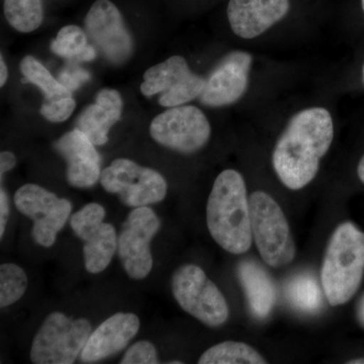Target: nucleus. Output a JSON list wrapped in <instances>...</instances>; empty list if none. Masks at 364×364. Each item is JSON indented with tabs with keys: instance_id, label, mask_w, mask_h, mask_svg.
Listing matches in <instances>:
<instances>
[{
	"instance_id": "nucleus-2",
	"label": "nucleus",
	"mask_w": 364,
	"mask_h": 364,
	"mask_svg": "<svg viewBox=\"0 0 364 364\" xmlns=\"http://www.w3.org/2000/svg\"><path fill=\"white\" fill-rule=\"evenodd\" d=\"M207 225L215 243L227 252L239 255L252 245L247 189L236 170H224L215 178L208 198Z\"/></svg>"
},
{
	"instance_id": "nucleus-1",
	"label": "nucleus",
	"mask_w": 364,
	"mask_h": 364,
	"mask_svg": "<svg viewBox=\"0 0 364 364\" xmlns=\"http://www.w3.org/2000/svg\"><path fill=\"white\" fill-rule=\"evenodd\" d=\"M333 138L334 124L327 109L312 107L294 114L273 151V167L282 183L293 191L308 186Z\"/></svg>"
},
{
	"instance_id": "nucleus-18",
	"label": "nucleus",
	"mask_w": 364,
	"mask_h": 364,
	"mask_svg": "<svg viewBox=\"0 0 364 364\" xmlns=\"http://www.w3.org/2000/svg\"><path fill=\"white\" fill-rule=\"evenodd\" d=\"M123 112L121 93L114 88H104L98 91L95 102L79 114L76 128L83 132L95 146H104L109 142L112 127L121 121Z\"/></svg>"
},
{
	"instance_id": "nucleus-20",
	"label": "nucleus",
	"mask_w": 364,
	"mask_h": 364,
	"mask_svg": "<svg viewBox=\"0 0 364 364\" xmlns=\"http://www.w3.org/2000/svg\"><path fill=\"white\" fill-rule=\"evenodd\" d=\"M20 71L28 83L39 88L44 95V100L47 102L72 97L69 88L55 78L49 69L32 55H28L21 59Z\"/></svg>"
},
{
	"instance_id": "nucleus-36",
	"label": "nucleus",
	"mask_w": 364,
	"mask_h": 364,
	"mask_svg": "<svg viewBox=\"0 0 364 364\" xmlns=\"http://www.w3.org/2000/svg\"><path fill=\"white\" fill-rule=\"evenodd\" d=\"M363 81H364V65H363Z\"/></svg>"
},
{
	"instance_id": "nucleus-7",
	"label": "nucleus",
	"mask_w": 364,
	"mask_h": 364,
	"mask_svg": "<svg viewBox=\"0 0 364 364\" xmlns=\"http://www.w3.org/2000/svg\"><path fill=\"white\" fill-rule=\"evenodd\" d=\"M171 291L182 310L208 327L227 322L230 311L224 294L198 265L177 268L172 275Z\"/></svg>"
},
{
	"instance_id": "nucleus-21",
	"label": "nucleus",
	"mask_w": 364,
	"mask_h": 364,
	"mask_svg": "<svg viewBox=\"0 0 364 364\" xmlns=\"http://www.w3.org/2000/svg\"><path fill=\"white\" fill-rule=\"evenodd\" d=\"M51 51L61 58L90 61L95 59L97 50L90 44L85 28L67 25L60 28L56 38L52 41Z\"/></svg>"
},
{
	"instance_id": "nucleus-30",
	"label": "nucleus",
	"mask_w": 364,
	"mask_h": 364,
	"mask_svg": "<svg viewBox=\"0 0 364 364\" xmlns=\"http://www.w3.org/2000/svg\"><path fill=\"white\" fill-rule=\"evenodd\" d=\"M7 79H9V67L1 54V57H0V86L1 87L6 85Z\"/></svg>"
},
{
	"instance_id": "nucleus-35",
	"label": "nucleus",
	"mask_w": 364,
	"mask_h": 364,
	"mask_svg": "<svg viewBox=\"0 0 364 364\" xmlns=\"http://www.w3.org/2000/svg\"><path fill=\"white\" fill-rule=\"evenodd\" d=\"M361 6H363V9L364 11V0H361Z\"/></svg>"
},
{
	"instance_id": "nucleus-26",
	"label": "nucleus",
	"mask_w": 364,
	"mask_h": 364,
	"mask_svg": "<svg viewBox=\"0 0 364 364\" xmlns=\"http://www.w3.org/2000/svg\"><path fill=\"white\" fill-rule=\"evenodd\" d=\"M76 109V100L73 97L62 100L47 102L43 100L40 114L46 121L53 124H61L66 122L73 114Z\"/></svg>"
},
{
	"instance_id": "nucleus-16",
	"label": "nucleus",
	"mask_w": 364,
	"mask_h": 364,
	"mask_svg": "<svg viewBox=\"0 0 364 364\" xmlns=\"http://www.w3.org/2000/svg\"><path fill=\"white\" fill-rule=\"evenodd\" d=\"M140 326V318L133 313L119 312L107 318L91 332L81 351V361L93 363L116 355L130 343Z\"/></svg>"
},
{
	"instance_id": "nucleus-27",
	"label": "nucleus",
	"mask_w": 364,
	"mask_h": 364,
	"mask_svg": "<svg viewBox=\"0 0 364 364\" xmlns=\"http://www.w3.org/2000/svg\"><path fill=\"white\" fill-rule=\"evenodd\" d=\"M121 364H157L159 363L156 347L147 340L136 342L124 354Z\"/></svg>"
},
{
	"instance_id": "nucleus-11",
	"label": "nucleus",
	"mask_w": 364,
	"mask_h": 364,
	"mask_svg": "<svg viewBox=\"0 0 364 364\" xmlns=\"http://www.w3.org/2000/svg\"><path fill=\"white\" fill-rule=\"evenodd\" d=\"M14 202L21 214L33 220L36 242L43 247H52L70 217L71 203L35 183L21 186L14 193Z\"/></svg>"
},
{
	"instance_id": "nucleus-13",
	"label": "nucleus",
	"mask_w": 364,
	"mask_h": 364,
	"mask_svg": "<svg viewBox=\"0 0 364 364\" xmlns=\"http://www.w3.org/2000/svg\"><path fill=\"white\" fill-rule=\"evenodd\" d=\"M105 217V208L100 203H90L70 219L72 231L85 242V267L91 274L105 272L117 251L116 229L112 224L104 223Z\"/></svg>"
},
{
	"instance_id": "nucleus-15",
	"label": "nucleus",
	"mask_w": 364,
	"mask_h": 364,
	"mask_svg": "<svg viewBox=\"0 0 364 364\" xmlns=\"http://www.w3.org/2000/svg\"><path fill=\"white\" fill-rule=\"evenodd\" d=\"M54 147L66 161V178L72 188H90L100 181L102 159L97 146L83 132L77 128L67 132Z\"/></svg>"
},
{
	"instance_id": "nucleus-34",
	"label": "nucleus",
	"mask_w": 364,
	"mask_h": 364,
	"mask_svg": "<svg viewBox=\"0 0 364 364\" xmlns=\"http://www.w3.org/2000/svg\"><path fill=\"white\" fill-rule=\"evenodd\" d=\"M168 363H171V364H177V363L181 364L182 363H181V361H169Z\"/></svg>"
},
{
	"instance_id": "nucleus-28",
	"label": "nucleus",
	"mask_w": 364,
	"mask_h": 364,
	"mask_svg": "<svg viewBox=\"0 0 364 364\" xmlns=\"http://www.w3.org/2000/svg\"><path fill=\"white\" fill-rule=\"evenodd\" d=\"M9 218V200L6 191L4 188L0 191V238H4L7 222Z\"/></svg>"
},
{
	"instance_id": "nucleus-10",
	"label": "nucleus",
	"mask_w": 364,
	"mask_h": 364,
	"mask_svg": "<svg viewBox=\"0 0 364 364\" xmlns=\"http://www.w3.org/2000/svg\"><path fill=\"white\" fill-rule=\"evenodd\" d=\"M90 44L114 66L128 63L135 52V41L119 7L111 0H97L85 18Z\"/></svg>"
},
{
	"instance_id": "nucleus-29",
	"label": "nucleus",
	"mask_w": 364,
	"mask_h": 364,
	"mask_svg": "<svg viewBox=\"0 0 364 364\" xmlns=\"http://www.w3.org/2000/svg\"><path fill=\"white\" fill-rule=\"evenodd\" d=\"M16 165V156L11 151H2L0 153V176L4 178L6 172L13 170Z\"/></svg>"
},
{
	"instance_id": "nucleus-12",
	"label": "nucleus",
	"mask_w": 364,
	"mask_h": 364,
	"mask_svg": "<svg viewBox=\"0 0 364 364\" xmlns=\"http://www.w3.org/2000/svg\"><path fill=\"white\" fill-rule=\"evenodd\" d=\"M161 223L149 207L135 208L127 217L117 237V254L132 279H146L153 268L151 242Z\"/></svg>"
},
{
	"instance_id": "nucleus-5",
	"label": "nucleus",
	"mask_w": 364,
	"mask_h": 364,
	"mask_svg": "<svg viewBox=\"0 0 364 364\" xmlns=\"http://www.w3.org/2000/svg\"><path fill=\"white\" fill-rule=\"evenodd\" d=\"M85 318H69L54 312L45 318L31 347V361L35 364L75 363L91 334Z\"/></svg>"
},
{
	"instance_id": "nucleus-14",
	"label": "nucleus",
	"mask_w": 364,
	"mask_h": 364,
	"mask_svg": "<svg viewBox=\"0 0 364 364\" xmlns=\"http://www.w3.org/2000/svg\"><path fill=\"white\" fill-rule=\"evenodd\" d=\"M251 64L252 56L249 53L228 54L208 75L200 102L208 107H221L238 102L247 90Z\"/></svg>"
},
{
	"instance_id": "nucleus-33",
	"label": "nucleus",
	"mask_w": 364,
	"mask_h": 364,
	"mask_svg": "<svg viewBox=\"0 0 364 364\" xmlns=\"http://www.w3.org/2000/svg\"><path fill=\"white\" fill-rule=\"evenodd\" d=\"M348 364H364V358L353 359V360L348 361Z\"/></svg>"
},
{
	"instance_id": "nucleus-22",
	"label": "nucleus",
	"mask_w": 364,
	"mask_h": 364,
	"mask_svg": "<svg viewBox=\"0 0 364 364\" xmlns=\"http://www.w3.org/2000/svg\"><path fill=\"white\" fill-rule=\"evenodd\" d=\"M4 16L16 32H35L44 21L43 0H4Z\"/></svg>"
},
{
	"instance_id": "nucleus-24",
	"label": "nucleus",
	"mask_w": 364,
	"mask_h": 364,
	"mask_svg": "<svg viewBox=\"0 0 364 364\" xmlns=\"http://www.w3.org/2000/svg\"><path fill=\"white\" fill-rule=\"evenodd\" d=\"M287 294L289 301L303 312H317L322 306V293L311 275H298L291 279L287 284Z\"/></svg>"
},
{
	"instance_id": "nucleus-9",
	"label": "nucleus",
	"mask_w": 364,
	"mask_h": 364,
	"mask_svg": "<svg viewBox=\"0 0 364 364\" xmlns=\"http://www.w3.org/2000/svg\"><path fill=\"white\" fill-rule=\"evenodd\" d=\"M149 134L163 147L191 154L207 145L212 128L202 109L183 105L167 107L158 114L151 121Z\"/></svg>"
},
{
	"instance_id": "nucleus-6",
	"label": "nucleus",
	"mask_w": 364,
	"mask_h": 364,
	"mask_svg": "<svg viewBox=\"0 0 364 364\" xmlns=\"http://www.w3.org/2000/svg\"><path fill=\"white\" fill-rule=\"evenodd\" d=\"M100 186L119 196L127 207H148L162 202L168 184L157 170L143 166L128 158H117L102 170Z\"/></svg>"
},
{
	"instance_id": "nucleus-32",
	"label": "nucleus",
	"mask_w": 364,
	"mask_h": 364,
	"mask_svg": "<svg viewBox=\"0 0 364 364\" xmlns=\"http://www.w3.org/2000/svg\"><path fill=\"white\" fill-rule=\"evenodd\" d=\"M359 315H360L361 320L364 323V299L360 304V309H359Z\"/></svg>"
},
{
	"instance_id": "nucleus-8",
	"label": "nucleus",
	"mask_w": 364,
	"mask_h": 364,
	"mask_svg": "<svg viewBox=\"0 0 364 364\" xmlns=\"http://www.w3.org/2000/svg\"><path fill=\"white\" fill-rule=\"evenodd\" d=\"M205 83L207 79L193 73L184 57L174 55L144 72L140 90L146 97L159 95L158 104L167 109L200 98Z\"/></svg>"
},
{
	"instance_id": "nucleus-17",
	"label": "nucleus",
	"mask_w": 364,
	"mask_h": 364,
	"mask_svg": "<svg viewBox=\"0 0 364 364\" xmlns=\"http://www.w3.org/2000/svg\"><path fill=\"white\" fill-rule=\"evenodd\" d=\"M289 9V0H230L228 21L238 37L253 39L282 20Z\"/></svg>"
},
{
	"instance_id": "nucleus-31",
	"label": "nucleus",
	"mask_w": 364,
	"mask_h": 364,
	"mask_svg": "<svg viewBox=\"0 0 364 364\" xmlns=\"http://www.w3.org/2000/svg\"><path fill=\"white\" fill-rule=\"evenodd\" d=\"M358 174L359 179L364 183V156L361 158L360 162H359Z\"/></svg>"
},
{
	"instance_id": "nucleus-3",
	"label": "nucleus",
	"mask_w": 364,
	"mask_h": 364,
	"mask_svg": "<svg viewBox=\"0 0 364 364\" xmlns=\"http://www.w3.org/2000/svg\"><path fill=\"white\" fill-rule=\"evenodd\" d=\"M364 273V233L350 222L335 230L326 250L321 282L333 306L348 303L358 291Z\"/></svg>"
},
{
	"instance_id": "nucleus-25",
	"label": "nucleus",
	"mask_w": 364,
	"mask_h": 364,
	"mask_svg": "<svg viewBox=\"0 0 364 364\" xmlns=\"http://www.w3.org/2000/svg\"><path fill=\"white\" fill-rule=\"evenodd\" d=\"M25 270L14 263H4L0 267V306L6 308L23 298L28 289Z\"/></svg>"
},
{
	"instance_id": "nucleus-4",
	"label": "nucleus",
	"mask_w": 364,
	"mask_h": 364,
	"mask_svg": "<svg viewBox=\"0 0 364 364\" xmlns=\"http://www.w3.org/2000/svg\"><path fill=\"white\" fill-rule=\"evenodd\" d=\"M249 205L252 236L262 259L275 268L289 264L296 255V245L284 210L263 191L253 193Z\"/></svg>"
},
{
	"instance_id": "nucleus-23",
	"label": "nucleus",
	"mask_w": 364,
	"mask_h": 364,
	"mask_svg": "<svg viewBox=\"0 0 364 364\" xmlns=\"http://www.w3.org/2000/svg\"><path fill=\"white\" fill-rule=\"evenodd\" d=\"M200 364H263L267 363L250 345L243 342H222L203 352Z\"/></svg>"
},
{
	"instance_id": "nucleus-19",
	"label": "nucleus",
	"mask_w": 364,
	"mask_h": 364,
	"mask_svg": "<svg viewBox=\"0 0 364 364\" xmlns=\"http://www.w3.org/2000/svg\"><path fill=\"white\" fill-rule=\"evenodd\" d=\"M239 277L249 306L256 317H267L275 303V289L267 272L252 261L239 267Z\"/></svg>"
}]
</instances>
